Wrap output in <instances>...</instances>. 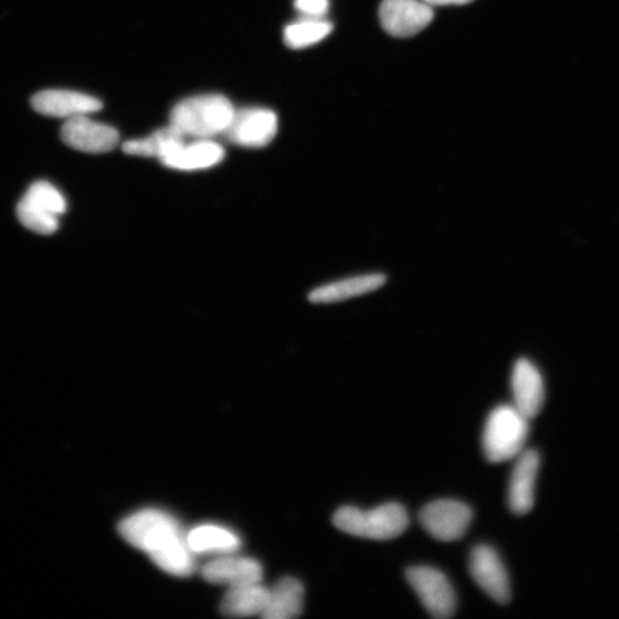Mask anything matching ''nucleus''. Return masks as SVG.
<instances>
[{"label": "nucleus", "mask_w": 619, "mask_h": 619, "mask_svg": "<svg viewBox=\"0 0 619 619\" xmlns=\"http://www.w3.org/2000/svg\"><path fill=\"white\" fill-rule=\"evenodd\" d=\"M118 530L129 544L149 554L164 571L179 577L194 571L188 536L168 513L158 510L137 512L125 518Z\"/></svg>", "instance_id": "1"}, {"label": "nucleus", "mask_w": 619, "mask_h": 619, "mask_svg": "<svg viewBox=\"0 0 619 619\" xmlns=\"http://www.w3.org/2000/svg\"><path fill=\"white\" fill-rule=\"evenodd\" d=\"M230 100L221 94H203L183 100L170 114V125L186 138L210 139L224 134L234 114Z\"/></svg>", "instance_id": "2"}, {"label": "nucleus", "mask_w": 619, "mask_h": 619, "mask_svg": "<svg viewBox=\"0 0 619 619\" xmlns=\"http://www.w3.org/2000/svg\"><path fill=\"white\" fill-rule=\"evenodd\" d=\"M333 524L338 530L356 537L389 541L408 529L410 518L402 505L390 503L370 511L351 506L339 508L333 516Z\"/></svg>", "instance_id": "3"}, {"label": "nucleus", "mask_w": 619, "mask_h": 619, "mask_svg": "<svg viewBox=\"0 0 619 619\" xmlns=\"http://www.w3.org/2000/svg\"><path fill=\"white\" fill-rule=\"evenodd\" d=\"M529 434V418L516 408H495L488 417L483 450L490 463L501 464L524 451Z\"/></svg>", "instance_id": "4"}, {"label": "nucleus", "mask_w": 619, "mask_h": 619, "mask_svg": "<svg viewBox=\"0 0 619 619\" xmlns=\"http://www.w3.org/2000/svg\"><path fill=\"white\" fill-rule=\"evenodd\" d=\"M67 210L66 198L49 182H36L18 203L20 223L34 233L51 235L60 225V217Z\"/></svg>", "instance_id": "5"}, {"label": "nucleus", "mask_w": 619, "mask_h": 619, "mask_svg": "<svg viewBox=\"0 0 619 619\" xmlns=\"http://www.w3.org/2000/svg\"><path fill=\"white\" fill-rule=\"evenodd\" d=\"M407 579L433 617L446 619L454 615L455 593L443 572L430 567H413L408 569Z\"/></svg>", "instance_id": "6"}, {"label": "nucleus", "mask_w": 619, "mask_h": 619, "mask_svg": "<svg viewBox=\"0 0 619 619\" xmlns=\"http://www.w3.org/2000/svg\"><path fill=\"white\" fill-rule=\"evenodd\" d=\"M422 526L441 542H454L468 530L473 520V511L462 502L443 499L423 508L418 515Z\"/></svg>", "instance_id": "7"}, {"label": "nucleus", "mask_w": 619, "mask_h": 619, "mask_svg": "<svg viewBox=\"0 0 619 619\" xmlns=\"http://www.w3.org/2000/svg\"><path fill=\"white\" fill-rule=\"evenodd\" d=\"M278 117L266 108L234 111L224 134L231 143L246 149H263L276 136Z\"/></svg>", "instance_id": "8"}, {"label": "nucleus", "mask_w": 619, "mask_h": 619, "mask_svg": "<svg viewBox=\"0 0 619 619\" xmlns=\"http://www.w3.org/2000/svg\"><path fill=\"white\" fill-rule=\"evenodd\" d=\"M469 570L475 582L494 602L506 605L511 602L512 590L507 570L498 553L488 545H478L469 556Z\"/></svg>", "instance_id": "9"}, {"label": "nucleus", "mask_w": 619, "mask_h": 619, "mask_svg": "<svg viewBox=\"0 0 619 619\" xmlns=\"http://www.w3.org/2000/svg\"><path fill=\"white\" fill-rule=\"evenodd\" d=\"M60 136L70 149L88 154L112 152L119 142L116 129L95 122L88 115L67 119Z\"/></svg>", "instance_id": "10"}, {"label": "nucleus", "mask_w": 619, "mask_h": 619, "mask_svg": "<svg viewBox=\"0 0 619 619\" xmlns=\"http://www.w3.org/2000/svg\"><path fill=\"white\" fill-rule=\"evenodd\" d=\"M378 16L389 35L412 37L430 25L434 11L421 0H384Z\"/></svg>", "instance_id": "11"}, {"label": "nucleus", "mask_w": 619, "mask_h": 619, "mask_svg": "<svg viewBox=\"0 0 619 619\" xmlns=\"http://www.w3.org/2000/svg\"><path fill=\"white\" fill-rule=\"evenodd\" d=\"M30 104L39 114L66 119L90 115L103 109V103L99 99L68 90L38 92L31 98Z\"/></svg>", "instance_id": "12"}, {"label": "nucleus", "mask_w": 619, "mask_h": 619, "mask_svg": "<svg viewBox=\"0 0 619 619\" xmlns=\"http://www.w3.org/2000/svg\"><path fill=\"white\" fill-rule=\"evenodd\" d=\"M514 407L526 417L541 413L545 402V386L541 372L526 358L518 359L512 373Z\"/></svg>", "instance_id": "13"}, {"label": "nucleus", "mask_w": 619, "mask_h": 619, "mask_svg": "<svg viewBox=\"0 0 619 619\" xmlns=\"http://www.w3.org/2000/svg\"><path fill=\"white\" fill-rule=\"evenodd\" d=\"M517 456L510 481L508 505L514 514L526 515L534 504V488L541 456L534 450L523 451Z\"/></svg>", "instance_id": "14"}, {"label": "nucleus", "mask_w": 619, "mask_h": 619, "mask_svg": "<svg viewBox=\"0 0 619 619\" xmlns=\"http://www.w3.org/2000/svg\"><path fill=\"white\" fill-rule=\"evenodd\" d=\"M224 157L225 151L221 145L210 139H195L191 144L184 142L173 147L159 162L169 169L197 171L218 166Z\"/></svg>", "instance_id": "15"}, {"label": "nucleus", "mask_w": 619, "mask_h": 619, "mask_svg": "<svg viewBox=\"0 0 619 619\" xmlns=\"http://www.w3.org/2000/svg\"><path fill=\"white\" fill-rule=\"evenodd\" d=\"M207 582L230 588L261 583L263 569L254 558L223 556L208 563L203 569Z\"/></svg>", "instance_id": "16"}, {"label": "nucleus", "mask_w": 619, "mask_h": 619, "mask_svg": "<svg viewBox=\"0 0 619 619\" xmlns=\"http://www.w3.org/2000/svg\"><path fill=\"white\" fill-rule=\"evenodd\" d=\"M386 283L387 275L384 273L356 275L313 289L309 295V301L313 305L344 302L352 297L377 291Z\"/></svg>", "instance_id": "17"}, {"label": "nucleus", "mask_w": 619, "mask_h": 619, "mask_svg": "<svg viewBox=\"0 0 619 619\" xmlns=\"http://www.w3.org/2000/svg\"><path fill=\"white\" fill-rule=\"evenodd\" d=\"M305 589L292 577L283 578L272 590L268 605L262 612L267 619H289L304 611Z\"/></svg>", "instance_id": "18"}, {"label": "nucleus", "mask_w": 619, "mask_h": 619, "mask_svg": "<svg viewBox=\"0 0 619 619\" xmlns=\"http://www.w3.org/2000/svg\"><path fill=\"white\" fill-rule=\"evenodd\" d=\"M270 590L259 583L230 588L223 597L221 610L228 617H248L265 611Z\"/></svg>", "instance_id": "19"}, {"label": "nucleus", "mask_w": 619, "mask_h": 619, "mask_svg": "<svg viewBox=\"0 0 619 619\" xmlns=\"http://www.w3.org/2000/svg\"><path fill=\"white\" fill-rule=\"evenodd\" d=\"M186 142V137L171 125L142 139H133L124 144L126 154L139 157L162 159L173 147Z\"/></svg>", "instance_id": "20"}, {"label": "nucleus", "mask_w": 619, "mask_h": 619, "mask_svg": "<svg viewBox=\"0 0 619 619\" xmlns=\"http://www.w3.org/2000/svg\"><path fill=\"white\" fill-rule=\"evenodd\" d=\"M188 544L193 553H232L242 545L233 532L211 525L193 529L188 534Z\"/></svg>", "instance_id": "21"}, {"label": "nucleus", "mask_w": 619, "mask_h": 619, "mask_svg": "<svg viewBox=\"0 0 619 619\" xmlns=\"http://www.w3.org/2000/svg\"><path fill=\"white\" fill-rule=\"evenodd\" d=\"M333 30V25L322 17H308L285 28V43L293 50H301L322 42Z\"/></svg>", "instance_id": "22"}, {"label": "nucleus", "mask_w": 619, "mask_h": 619, "mask_svg": "<svg viewBox=\"0 0 619 619\" xmlns=\"http://www.w3.org/2000/svg\"><path fill=\"white\" fill-rule=\"evenodd\" d=\"M295 9L308 17H322L330 10V0H295Z\"/></svg>", "instance_id": "23"}, {"label": "nucleus", "mask_w": 619, "mask_h": 619, "mask_svg": "<svg viewBox=\"0 0 619 619\" xmlns=\"http://www.w3.org/2000/svg\"><path fill=\"white\" fill-rule=\"evenodd\" d=\"M430 7H448V5H466L474 2V0H423Z\"/></svg>", "instance_id": "24"}]
</instances>
